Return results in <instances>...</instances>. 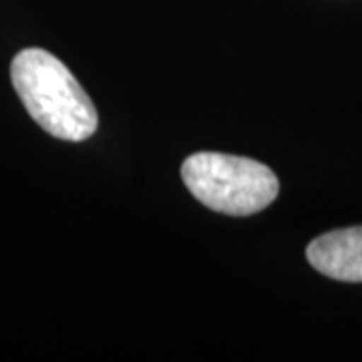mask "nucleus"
<instances>
[{"label": "nucleus", "instance_id": "obj_2", "mask_svg": "<svg viewBox=\"0 0 362 362\" xmlns=\"http://www.w3.org/2000/svg\"><path fill=\"white\" fill-rule=\"evenodd\" d=\"M181 177L195 199L218 214L252 216L278 197L280 183L264 163L247 157L202 151L187 157Z\"/></svg>", "mask_w": 362, "mask_h": 362}, {"label": "nucleus", "instance_id": "obj_1", "mask_svg": "<svg viewBox=\"0 0 362 362\" xmlns=\"http://www.w3.org/2000/svg\"><path fill=\"white\" fill-rule=\"evenodd\" d=\"M14 90L47 133L63 141H85L97 131V109L73 73L54 54L25 49L11 65Z\"/></svg>", "mask_w": 362, "mask_h": 362}, {"label": "nucleus", "instance_id": "obj_3", "mask_svg": "<svg viewBox=\"0 0 362 362\" xmlns=\"http://www.w3.org/2000/svg\"><path fill=\"white\" fill-rule=\"evenodd\" d=\"M314 270L338 282H362V226L316 238L306 250Z\"/></svg>", "mask_w": 362, "mask_h": 362}]
</instances>
